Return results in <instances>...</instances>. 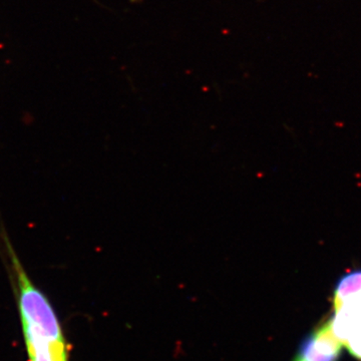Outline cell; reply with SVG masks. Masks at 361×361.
I'll return each instance as SVG.
<instances>
[{
  "label": "cell",
  "mask_w": 361,
  "mask_h": 361,
  "mask_svg": "<svg viewBox=\"0 0 361 361\" xmlns=\"http://www.w3.org/2000/svg\"><path fill=\"white\" fill-rule=\"evenodd\" d=\"M0 255L13 282L30 361H68L65 336L51 301L28 275L4 225Z\"/></svg>",
  "instance_id": "6da1fadb"
},
{
  "label": "cell",
  "mask_w": 361,
  "mask_h": 361,
  "mask_svg": "<svg viewBox=\"0 0 361 361\" xmlns=\"http://www.w3.org/2000/svg\"><path fill=\"white\" fill-rule=\"evenodd\" d=\"M330 320L337 338L351 355L361 360V291L334 310Z\"/></svg>",
  "instance_id": "7a4b0ae2"
},
{
  "label": "cell",
  "mask_w": 361,
  "mask_h": 361,
  "mask_svg": "<svg viewBox=\"0 0 361 361\" xmlns=\"http://www.w3.org/2000/svg\"><path fill=\"white\" fill-rule=\"evenodd\" d=\"M342 346L332 329L331 320H329L304 339L298 357L303 361H337Z\"/></svg>",
  "instance_id": "3957f363"
},
{
  "label": "cell",
  "mask_w": 361,
  "mask_h": 361,
  "mask_svg": "<svg viewBox=\"0 0 361 361\" xmlns=\"http://www.w3.org/2000/svg\"><path fill=\"white\" fill-rule=\"evenodd\" d=\"M361 291V269L353 271L343 275L337 282L336 291L334 295V310L345 302L358 292Z\"/></svg>",
  "instance_id": "277c9868"
}]
</instances>
